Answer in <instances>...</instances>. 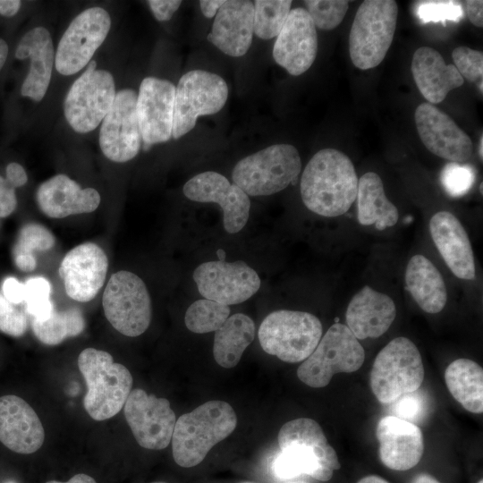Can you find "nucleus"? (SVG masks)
Masks as SVG:
<instances>
[{
    "label": "nucleus",
    "mask_w": 483,
    "mask_h": 483,
    "mask_svg": "<svg viewBox=\"0 0 483 483\" xmlns=\"http://www.w3.org/2000/svg\"><path fill=\"white\" fill-rule=\"evenodd\" d=\"M301 196L313 213L335 217L356 199L358 176L351 158L335 148H323L309 161L301 178Z\"/></svg>",
    "instance_id": "nucleus-1"
},
{
    "label": "nucleus",
    "mask_w": 483,
    "mask_h": 483,
    "mask_svg": "<svg viewBox=\"0 0 483 483\" xmlns=\"http://www.w3.org/2000/svg\"><path fill=\"white\" fill-rule=\"evenodd\" d=\"M281 452L273 462L272 470L280 479L302 475L327 481L341 468L335 449L314 419L300 418L284 424L278 433Z\"/></svg>",
    "instance_id": "nucleus-2"
},
{
    "label": "nucleus",
    "mask_w": 483,
    "mask_h": 483,
    "mask_svg": "<svg viewBox=\"0 0 483 483\" xmlns=\"http://www.w3.org/2000/svg\"><path fill=\"white\" fill-rule=\"evenodd\" d=\"M236 424L234 410L220 400L208 401L182 414L172 436L174 462L184 468L199 464L213 446L235 429Z\"/></svg>",
    "instance_id": "nucleus-3"
},
{
    "label": "nucleus",
    "mask_w": 483,
    "mask_h": 483,
    "mask_svg": "<svg viewBox=\"0 0 483 483\" xmlns=\"http://www.w3.org/2000/svg\"><path fill=\"white\" fill-rule=\"evenodd\" d=\"M78 366L86 385L83 405L95 420L108 419L116 415L131 393L132 377L126 367L114 362L106 351L84 349L78 357Z\"/></svg>",
    "instance_id": "nucleus-4"
},
{
    "label": "nucleus",
    "mask_w": 483,
    "mask_h": 483,
    "mask_svg": "<svg viewBox=\"0 0 483 483\" xmlns=\"http://www.w3.org/2000/svg\"><path fill=\"white\" fill-rule=\"evenodd\" d=\"M301 170L297 148L290 144H275L240 160L232 178L248 196H267L295 184Z\"/></svg>",
    "instance_id": "nucleus-5"
},
{
    "label": "nucleus",
    "mask_w": 483,
    "mask_h": 483,
    "mask_svg": "<svg viewBox=\"0 0 483 483\" xmlns=\"http://www.w3.org/2000/svg\"><path fill=\"white\" fill-rule=\"evenodd\" d=\"M398 17L394 0H366L357 9L349 36L352 64L360 70L377 67L393 42Z\"/></svg>",
    "instance_id": "nucleus-6"
},
{
    "label": "nucleus",
    "mask_w": 483,
    "mask_h": 483,
    "mask_svg": "<svg viewBox=\"0 0 483 483\" xmlns=\"http://www.w3.org/2000/svg\"><path fill=\"white\" fill-rule=\"evenodd\" d=\"M322 324L313 314L280 309L268 314L258 329L264 352L289 363L306 360L322 337Z\"/></svg>",
    "instance_id": "nucleus-7"
},
{
    "label": "nucleus",
    "mask_w": 483,
    "mask_h": 483,
    "mask_svg": "<svg viewBox=\"0 0 483 483\" xmlns=\"http://www.w3.org/2000/svg\"><path fill=\"white\" fill-rule=\"evenodd\" d=\"M424 379V367L417 346L403 336L391 340L377 355L370 371V387L382 403L417 391Z\"/></svg>",
    "instance_id": "nucleus-8"
},
{
    "label": "nucleus",
    "mask_w": 483,
    "mask_h": 483,
    "mask_svg": "<svg viewBox=\"0 0 483 483\" xmlns=\"http://www.w3.org/2000/svg\"><path fill=\"white\" fill-rule=\"evenodd\" d=\"M365 360V351L347 326L332 325L315 350L297 369L305 385L320 388L327 386L336 373L357 371Z\"/></svg>",
    "instance_id": "nucleus-9"
},
{
    "label": "nucleus",
    "mask_w": 483,
    "mask_h": 483,
    "mask_svg": "<svg viewBox=\"0 0 483 483\" xmlns=\"http://www.w3.org/2000/svg\"><path fill=\"white\" fill-rule=\"evenodd\" d=\"M102 304L109 323L126 336H138L151 320L150 297L142 279L125 270L113 274L104 290Z\"/></svg>",
    "instance_id": "nucleus-10"
},
{
    "label": "nucleus",
    "mask_w": 483,
    "mask_h": 483,
    "mask_svg": "<svg viewBox=\"0 0 483 483\" xmlns=\"http://www.w3.org/2000/svg\"><path fill=\"white\" fill-rule=\"evenodd\" d=\"M228 97V87L219 75L204 70L183 74L175 88L172 137L191 131L200 115L219 112Z\"/></svg>",
    "instance_id": "nucleus-11"
},
{
    "label": "nucleus",
    "mask_w": 483,
    "mask_h": 483,
    "mask_svg": "<svg viewBox=\"0 0 483 483\" xmlns=\"http://www.w3.org/2000/svg\"><path fill=\"white\" fill-rule=\"evenodd\" d=\"M112 74L86 70L72 85L64 100V115L79 133L95 130L109 112L115 97Z\"/></svg>",
    "instance_id": "nucleus-12"
},
{
    "label": "nucleus",
    "mask_w": 483,
    "mask_h": 483,
    "mask_svg": "<svg viewBox=\"0 0 483 483\" xmlns=\"http://www.w3.org/2000/svg\"><path fill=\"white\" fill-rule=\"evenodd\" d=\"M110 28V15L101 7H91L78 14L59 41L55 55L57 72L72 75L84 68L105 41Z\"/></svg>",
    "instance_id": "nucleus-13"
},
{
    "label": "nucleus",
    "mask_w": 483,
    "mask_h": 483,
    "mask_svg": "<svg viewBox=\"0 0 483 483\" xmlns=\"http://www.w3.org/2000/svg\"><path fill=\"white\" fill-rule=\"evenodd\" d=\"M193 280L205 299L227 306L245 301L261 284L256 271L242 260L204 262L194 270Z\"/></svg>",
    "instance_id": "nucleus-14"
},
{
    "label": "nucleus",
    "mask_w": 483,
    "mask_h": 483,
    "mask_svg": "<svg viewBox=\"0 0 483 483\" xmlns=\"http://www.w3.org/2000/svg\"><path fill=\"white\" fill-rule=\"evenodd\" d=\"M123 407L126 421L140 446L161 450L169 445L176 418L167 399L136 388L131 391Z\"/></svg>",
    "instance_id": "nucleus-15"
},
{
    "label": "nucleus",
    "mask_w": 483,
    "mask_h": 483,
    "mask_svg": "<svg viewBox=\"0 0 483 483\" xmlns=\"http://www.w3.org/2000/svg\"><path fill=\"white\" fill-rule=\"evenodd\" d=\"M137 93L131 89L118 91L99 131L104 156L117 163L134 158L142 138L137 115Z\"/></svg>",
    "instance_id": "nucleus-16"
},
{
    "label": "nucleus",
    "mask_w": 483,
    "mask_h": 483,
    "mask_svg": "<svg viewBox=\"0 0 483 483\" xmlns=\"http://www.w3.org/2000/svg\"><path fill=\"white\" fill-rule=\"evenodd\" d=\"M419 138L432 154L453 163L468 161L473 151L469 135L445 113L429 103H421L414 113Z\"/></svg>",
    "instance_id": "nucleus-17"
},
{
    "label": "nucleus",
    "mask_w": 483,
    "mask_h": 483,
    "mask_svg": "<svg viewBox=\"0 0 483 483\" xmlns=\"http://www.w3.org/2000/svg\"><path fill=\"white\" fill-rule=\"evenodd\" d=\"M183 194L193 201L218 204L224 213V227L229 233L240 232L249 219V196L216 172L207 171L191 178L183 186Z\"/></svg>",
    "instance_id": "nucleus-18"
},
{
    "label": "nucleus",
    "mask_w": 483,
    "mask_h": 483,
    "mask_svg": "<svg viewBox=\"0 0 483 483\" xmlns=\"http://www.w3.org/2000/svg\"><path fill=\"white\" fill-rule=\"evenodd\" d=\"M175 86L169 80L146 77L137 97V115L142 141L162 143L172 137Z\"/></svg>",
    "instance_id": "nucleus-19"
},
{
    "label": "nucleus",
    "mask_w": 483,
    "mask_h": 483,
    "mask_svg": "<svg viewBox=\"0 0 483 483\" xmlns=\"http://www.w3.org/2000/svg\"><path fill=\"white\" fill-rule=\"evenodd\" d=\"M318 52V35L314 22L304 8L292 9L276 37L273 57L291 75L308 71Z\"/></svg>",
    "instance_id": "nucleus-20"
},
{
    "label": "nucleus",
    "mask_w": 483,
    "mask_h": 483,
    "mask_svg": "<svg viewBox=\"0 0 483 483\" xmlns=\"http://www.w3.org/2000/svg\"><path fill=\"white\" fill-rule=\"evenodd\" d=\"M107 269L108 259L104 250L93 242H85L64 256L59 275L70 298L87 302L102 288Z\"/></svg>",
    "instance_id": "nucleus-21"
},
{
    "label": "nucleus",
    "mask_w": 483,
    "mask_h": 483,
    "mask_svg": "<svg viewBox=\"0 0 483 483\" xmlns=\"http://www.w3.org/2000/svg\"><path fill=\"white\" fill-rule=\"evenodd\" d=\"M381 462L388 469L404 471L415 467L424 451L420 428L393 415L380 419L376 430Z\"/></svg>",
    "instance_id": "nucleus-22"
},
{
    "label": "nucleus",
    "mask_w": 483,
    "mask_h": 483,
    "mask_svg": "<svg viewBox=\"0 0 483 483\" xmlns=\"http://www.w3.org/2000/svg\"><path fill=\"white\" fill-rule=\"evenodd\" d=\"M45 431L32 407L22 398L0 397V442L13 452L30 454L43 445Z\"/></svg>",
    "instance_id": "nucleus-23"
},
{
    "label": "nucleus",
    "mask_w": 483,
    "mask_h": 483,
    "mask_svg": "<svg viewBox=\"0 0 483 483\" xmlns=\"http://www.w3.org/2000/svg\"><path fill=\"white\" fill-rule=\"evenodd\" d=\"M434 244L453 274L462 280L475 278V259L468 233L451 212L439 211L429 220Z\"/></svg>",
    "instance_id": "nucleus-24"
},
{
    "label": "nucleus",
    "mask_w": 483,
    "mask_h": 483,
    "mask_svg": "<svg viewBox=\"0 0 483 483\" xmlns=\"http://www.w3.org/2000/svg\"><path fill=\"white\" fill-rule=\"evenodd\" d=\"M253 12L251 1H225L215 16L208 40L230 56L244 55L252 42Z\"/></svg>",
    "instance_id": "nucleus-25"
},
{
    "label": "nucleus",
    "mask_w": 483,
    "mask_h": 483,
    "mask_svg": "<svg viewBox=\"0 0 483 483\" xmlns=\"http://www.w3.org/2000/svg\"><path fill=\"white\" fill-rule=\"evenodd\" d=\"M395 316L396 307L392 298L365 285L350 301L345 319L353 335L363 340L384 335Z\"/></svg>",
    "instance_id": "nucleus-26"
},
{
    "label": "nucleus",
    "mask_w": 483,
    "mask_h": 483,
    "mask_svg": "<svg viewBox=\"0 0 483 483\" xmlns=\"http://www.w3.org/2000/svg\"><path fill=\"white\" fill-rule=\"evenodd\" d=\"M37 202L47 216L64 218L96 210L100 203V195L93 188L81 189L65 174H57L38 187Z\"/></svg>",
    "instance_id": "nucleus-27"
},
{
    "label": "nucleus",
    "mask_w": 483,
    "mask_h": 483,
    "mask_svg": "<svg viewBox=\"0 0 483 483\" xmlns=\"http://www.w3.org/2000/svg\"><path fill=\"white\" fill-rule=\"evenodd\" d=\"M15 57L30 59V67L21 94L39 102L48 89L55 62L54 47L50 33L44 27H35L20 40Z\"/></svg>",
    "instance_id": "nucleus-28"
},
{
    "label": "nucleus",
    "mask_w": 483,
    "mask_h": 483,
    "mask_svg": "<svg viewBox=\"0 0 483 483\" xmlns=\"http://www.w3.org/2000/svg\"><path fill=\"white\" fill-rule=\"evenodd\" d=\"M411 72L414 81L429 104L442 102L464 79L453 64H446L441 54L429 47H419L413 54Z\"/></svg>",
    "instance_id": "nucleus-29"
},
{
    "label": "nucleus",
    "mask_w": 483,
    "mask_h": 483,
    "mask_svg": "<svg viewBox=\"0 0 483 483\" xmlns=\"http://www.w3.org/2000/svg\"><path fill=\"white\" fill-rule=\"evenodd\" d=\"M405 284L419 307L427 313L440 312L447 301L445 281L436 267L425 256H412L406 266Z\"/></svg>",
    "instance_id": "nucleus-30"
},
{
    "label": "nucleus",
    "mask_w": 483,
    "mask_h": 483,
    "mask_svg": "<svg viewBox=\"0 0 483 483\" xmlns=\"http://www.w3.org/2000/svg\"><path fill=\"white\" fill-rule=\"evenodd\" d=\"M357 219L362 225H372L383 231L399 220L397 208L387 199L380 176L374 172L358 180Z\"/></svg>",
    "instance_id": "nucleus-31"
},
{
    "label": "nucleus",
    "mask_w": 483,
    "mask_h": 483,
    "mask_svg": "<svg viewBox=\"0 0 483 483\" xmlns=\"http://www.w3.org/2000/svg\"><path fill=\"white\" fill-rule=\"evenodd\" d=\"M255 324L247 315L236 313L229 317L215 332L213 355L221 367H235L255 337Z\"/></svg>",
    "instance_id": "nucleus-32"
},
{
    "label": "nucleus",
    "mask_w": 483,
    "mask_h": 483,
    "mask_svg": "<svg viewBox=\"0 0 483 483\" xmlns=\"http://www.w3.org/2000/svg\"><path fill=\"white\" fill-rule=\"evenodd\" d=\"M445 381L453 397L468 411H483V369L477 362L461 358L445 371Z\"/></svg>",
    "instance_id": "nucleus-33"
},
{
    "label": "nucleus",
    "mask_w": 483,
    "mask_h": 483,
    "mask_svg": "<svg viewBox=\"0 0 483 483\" xmlns=\"http://www.w3.org/2000/svg\"><path fill=\"white\" fill-rule=\"evenodd\" d=\"M85 328V319L78 308L57 311L43 321L32 320V330L36 337L47 345H56L67 337L80 335Z\"/></svg>",
    "instance_id": "nucleus-34"
},
{
    "label": "nucleus",
    "mask_w": 483,
    "mask_h": 483,
    "mask_svg": "<svg viewBox=\"0 0 483 483\" xmlns=\"http://www.w3.org/2000/svg\"><path fill=\"white\" fill-rule=\"evenodd\" d=\"M55 245V237L45 226L30 223L21 227L13 250L16 267L24 272H30L37 267L33 252L47 251Z\"/></svg>",
    "instance_id": "nucleus-35"
},
{
    "label": "nucleus",
    "mask_w": 483,
    "mask_h": 483,
    "mask_svg": "<svg viewBox=\"0 0 483 483\" xmlns=\"http://www.w3.org/2000/svg\"><path fill=\"white\" fill-rule=\"evenodd\" d=\"M254 33L262 39L277 37L291 11V0H256L253 3Z\"/></svg>",
    "instance_id": "nucleus-36"
},
{
    "label": "nucleus",
    "mask_w": 483,
    "mask_h": 483,
    "mask_svg": "<svg viewBox=\"0 0 483 483\" xmlns=\"http://www.w3.org/2000/svg\"><path fill=\"white\" fill-rule=\"evenodd\" d=\"M227 305L208 299H200L190 305L184 322L187 328L197 334L216 331L229 318Z\"/></svg>",
    "instance_id": "nucleus-37"
},
{
    "label": "nucleus",
    "mask_w": 483,
    "mask_h": 483,
    "mask_svg": "<svg viewBox=\"0 0 483 483\" xmlns=\"http://www.w3.org/2000/svg\"><path fill=\"white\" fill-rule=\"evenodd\" d=\"M24 284L27 312L33 319L39 321L47 319L55 309L50 300L49 282L44 277L37 276L28 279Z\"/></svg>",
    "instance_id": "nucleus-38"
},
{
    "label": "nucleus",
    "mask_w": 483,
    "mask_h": 483,
    "mask_svg": "<svg viewBox=\"0 0 483 483\" xmlns=\"http://www.w3.org/2000/svg\"><path fill=\"white\" fill-rule=\"evenodd\" d=\"M304 4L315 27L324 30L336 28L349 7V1L345 0H307Z\"/></svg>",
    "instance_id": "nucleus-39"
},
{
    "label": "nucleus",
    "mask_w": 483,
    "mask_h": 483,
    "mask_svg": "<svg viewBox=\"0 0 483 483\" xmlns=\"http://www.w3.org/2000/svg\"><path fill=\"white\" fill-rule=\"evenodd\" d=\"M440 181L450 196L459 198L471 189L475 181V171L470 165L450 162L442 169Z\"/></svg>",
    "instance_id": "nucleus-40"
},
{
    "label": "nucleus",
    "mask_w": 483,
    "mask_h": 483,
    "mask_svg": "<svg viewBox=\"0 0 483 483\" xmlns=\"http://www.w3.org/2000/svg\"><path fill=\"white\" fill-rule=\"evenodd\" d=\"M416 14L423 23L460 21L464 17L462 4L455 1H423L417 5Z\"/></svg>",
    "instance_id": "nucleus-41"
},
{
    "label": "nucleus",
    "mask_w": 483,
    "mask_h": 483,
    "mask_svg": "<svg viewBox=\"0 0 483 483\" xmlns=\"http://www.w3.org/2000/svg\"><path fill=\"white\" fill-rule=\"evenodd\" d=\"M454 66L462 78L470 82H479L483 77V54L467 47L453 50Z\"/></svg>",
    "instance_id": "nucleus-42"
},
{
    "label": "nucleus",
    "mask_w": 483,
    "mask_h": 483,
    "mask_svg": "<svg viewBox=\"0 0 483 483\" xmlns=\"http://www.w3.org/2000/svg\"><path fill=\"white\" fill-rule=\"evenodd\" d=\"M27 326L25 314L0 292V331L13 337H20L26 332Z\"/></svg>",
    "instance_id": "nucleus-43"
},
{
    "label": "nucleus",
    "mask_w": 483,
    "mask_h": 483,
    "mask_svg": "<svg viewBox=\"0 0 483 483\" xmlns=\"http://www.w3.org/2000/svg\"><path fill=\"white\" fill-rule=\"evenodd\" d=\"M393 416L407 421H415L422 417L424 411V399L417 391L405 394L394 402L392 406Z\"/></svg>",
    "instance_id": "nucleus-44"
},
{
    "label": "nucleus",
    "mask_w": 483,
    "mask_h": 483,
    "mask_svg": "<svg viewBox=\"0 0 483 483\" xmlns=\"http://www.w3.org/2000/svg\"><path fill=\"white\" fill-rule=\"evenodd\" d=\"M17 206L15 190L0 175V217L11 215Z\"/></svg>",
    "instance_id": "nucleus-45"
},
{
    "label": "nucleus",
    "mask_w": 483,
    "mask_h": 483,
    "mask_svg": "<svg viewBox=\"0 0 483 483\" xmlns=\"http://www.w3.org/2000/svg\"><path fill=\"white\" fill-rule=\"evenodd\" d=\"M25 284L13 276L6 277L2 284V293L13 304L25 301Z\"/></svg>",
    "instance_id": "nucleus-46"
},
{
    "label": "nucleus",
    "mask_w": 483,
    "mask_h": 483,
    "mask_svg": "<svg viewBox=\"0 0 483 483\" xmlns=\"http://www.w3.org/2000/svg\"><path fill=\"white\" fill-rule=\"evenodd\" d=\"M148 4L155 18L159 21H165L171 19L173 14L180 7L182 1L149 0Z\"/></svg>",
    "instance_id": "nucleus-47"
},
{
    "label": "nucleus",
    "mask_w": 483,
    "mask_h": 483,
    "mask_svg": "<svg viewBox=\"0 0 483 483\" xmlns=\"http://www.w3.org/2000/svg\"><path fill=\"white\" fill-rule=\"evenodd\" d=\"M5 174V180L14 189L23 186L28 181L25 169L15 162L7 165Z\"/></svg>",
    "instance_id": "nucleus-48"
},
{
    "label": "nucleus",
    "mask_w": 483,
    "mask_h": 483,
    "mask_svg": "<svg viewBox=\"0 0 483 483\" xmlns=\"http://www.w3.org/2000/svg\"><path fill=\"white\" fill-rule=\"evenodd\" d=\"M465 12L470 21L476 27H483V2L481 0L465 1Z\"/></svg>",
    "instance_id": "nucleus-49"
},
{
    "label": "nucleus",
    "mask_w": 483,
    "mask_h": 483,
    "mask_svg": "<svg viewBox=\"0 0 483 483\" xmlns=\"http://www.w3.org/2000/svg\"><path fill=\"white\" fill-rule=\"evenodd\" d=\"M224 3L223 0H201L199 7L205 17L213 18Z\"/></svg>",
    "instance_id": "nucleus-50"
},
{
    "label": "nucleus",
    "mask_w": 483,
    "mask_h": 483,
    "mask_svg": "<svg viewBox=\"0 0 483 483\" xmlns=\"http://www.w3.org/2000/svg\"><path fill=\"white\" fill-rule=\"evenodd\" d=\"M21 4V2L19 0H0V14L12 17L18 13Z\"/></svg>",
    "instance_id": "nucleus-51"
},
{
    "label": "nucleus",
    "mask_w": 483,
    "mask_h": 483,
    "mask_svg": "<svg viewBox=\"0 0 483 483\" xmlns=\"http://www.w3.org/2000/svg\"><path fill=\"white\" fill-rule=\"evenodd\" d=\"M46 483H97L93 478L84 473H78L66 482L50 480Z\"/></svg>",
    "instance_id": "nucleus-52"
},
{
    "label": "nucleus",
    "mask_w": 483,
    "mask_h": 483,
    "mask_svg": "<svg viewBox=\"0 0 483 483\" xmlns=\"http://www.w3.org/2000/svg\"><path fill=\"white\" fill-rule=\"evenodd\" d=\"M411 483H442L428 473L421 472L417 474Z\"/></svg>",
    "instance_id": "nucleus-53"
},
{
    "label": "nucleus",
    "mask_w": 483,
    "mask_h": 483,
    "mask_svg": "<svg viewBox=\"0 0 483 483\" xmlns=\"http://www.w3.org/2000/svg\"><path fill=\"white\" fill-rule=\"evenodd\" d=\"M8 55V46L6 42L0 38V72L3 69Z\"/></svg>",
    "instance_id": "nucleus-54"
},
{
    "label": "nucleus",
    "mask_w": 483,
    "mask_h": 483,
    "mask_svg": "<svg viewBox=\"0 0 483 483\" xmlns=\"http://www.w3.org/2000/svg\"><path fill=\"white\" fill-rule=\"evenodd\" d=\"M357 483H389V482L379 476L369 475L360 479Z\"/></svg>",
    "instance_id": "nucleus-55"
},
{
    "label": "nucleus",
    "mask_w": 483,
    "mask_h": 483,
    "mask_svg": "<svg viewBox=\"0 0 483 483\" xmlns=\"http://www.w3.org/2000/svg\"><path fill=\"white\" fill-rule=\"evenodd\" d=\"M478 150H479V156L480 157V160L482 161L483 159V135L482 134L479 139Z\"/></svg>",
    "instance_id": "nucleus-56"
},
{
    "label": "nucleus",
    "mask_w": 483,
    "mask_h": 483,
    "mask_svg": "<svg viewBox=\"0 0 483 483\" xmlns=\"http://www.w3.org/2000/svg\"><path fill=\"white\" fill-rule=\"evenodd\" d=\"M283 483H310V482L302 481V480H294V481L290 480V481H285Z\"/></svg>",
    "instance_id": "nucleus-57"
},
{
    "label": "nucleus",
    "mask_w": 483,
    "mask_h": 483,
    "mask_svg": "<svg viewBox=\"0 0 483 483\" xmlns=\"http://www.w3.org/2000/svg\"><path fill=\"white\" fill-rule=\"evenodd\" d=\"M4 483H17V482L14 481V480H7V481H5V482H4Z\"/></svg>",
    "instance_id": "nucleus-58"
},
{
    "label": "nucleus",
    "mask_w": 483,
    "mask_h": 483,
    "mask_svg": "<svg viewBox=\"0 0 483 483\" xmlns=\"http://www.w3.org/2000/svg\"><path fill=\"white\" fill-rule=\"evenodd\" d=\"M482 185H483V183L481 182V183H480V187H479V188H480V193H481V194H482V192H483V191H482Z\"/></svg>",
    "instance_id": "nucleus-59"
},
{
    "label": "nucleus",
    "mask_w": 483,
    "mask_h": 483,
    "mask_svg": "<svg viewBox=\"0 0 483 483\" xmlns=\"http://www.w3.org/2000/svg\"><path fill=\"white\" fill-rule=\"evenodd\" d=\"M151 483H165V482H163V481H156V482H151Z\"/></svg>",
    "instance_id": "nucleus-60"
},
{
    "label": "nucleus",
    "mask_w": 483,
    "mask_h": 483,
    "mask_svg": "<svg viewBox=\"0 0 483 483\" xmlns=\"http://www.w3.org/2000/svg\"><path fill=\"white\" fill-rule=\"evenodd\" d=\"M477 483H483V480L480 479V480H479Z\"/></svg>",
    "instance_id": "nucleus-61"
},
{
    "label": "nucleus",
    "mask_w": 483,
    "mask_h": 483,
    "mask_svg": "<svg viewBox=\"0 0 483 483\" xmlns=\"http://www.w3.org/2000/svg\"><path fill=\"white\" fill-rule=\"evenodd\" d=\"M242 483H253V482H242Z\"/></svg>",
    "instance_id": "nucleus-62"
}]
</instances>
